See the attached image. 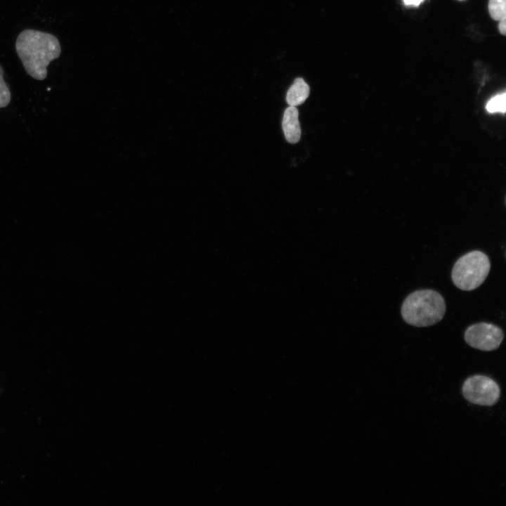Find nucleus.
Listing matches in <instances>:
<instances>
[{"mask_svg": "<svg viewBox=\"0 0 506 506\" xmlns=\"http://www.w3.org/2000/svg\"><path fill=\"white\" fill-rule=\"evenodd\" d=\"M15 49L26 72L37 80L46 77L47 66L61 53L56 37L32 29L24 30L19 34Z\"/></svg>", "mask_w": 506, "mask_h": 506, "instance_id": "nucleus-1", "label": "nucleus"}, {"mask_svg": "<svg viewBox=\"0 0 506 506\" xmlns=\"http://www.w3.org/2000/svg\"><path fill=\"white\" fill-rule=\"evenodd\" d=\"M446 312L443 297L438 292L424 289L415 291L403 301L401 313L409 325L427 327L439 322Z\"/></svg>", "mask_w": 506, "mask_h": 506, "instance_id": "nucleus-2", "label": "nucleus"}, {"mask_svg": "<svg viewBox=\"0 0 506 506\" xmlns=\"http://www.w3.org/2000/svg\"><path fill=\"white\" fill-rule=\"evenodd\" d=\"M491 263L487 254L479 250L471 251L460 257L451 273L454 285L464 291L479 287L487 278Z\"/></svg>", "mask_w": 506, "mask_h": 506, "instance_id": "nucleus-3", "label": "nucleus"}, {"mask_svg": "<svg viewBox=\"0 0 506 506\" xmlns=\"http://www.w3.org/2000/svg\"><path fill=\"white\" fill-rule=\"evenodd\" d=\"M462 392L469 402L479 406L495 405L500 397V389L492 378L485 375H474L463 383Z\"/></svg>", "mask_w": 506, "mask_h": 506, "instance_id": "nucleus-4", "label": "nucleus"}, {"mask_svg": "<svg viewBox=\"0 0 506 506\" xmlns=\"http://www.w3.org/2000/svg\"><path fill=\"white\" fill-rule=\"evenodd\" d=\"M503 338L504 333L498 326L485 322L470 325L465 332V340L467 344L485 351L498 349Z\"/></svg>", "mask_w": 506, "mask_h": 506, "instance_id": "nucleus-5", "label": "nucleus"}, {"mask_svg": "<svg viewBox=\"0 0 506 506\" xmlns=\"http://www.w3.org/2000/svg\"><path fill=\"white\" fill-rule=\"evenodd\" d=\"M299 112L296 107L289 106L284 112L282 126L285 139L290 143H297L301 136Z\"/></svg>", "mask_w": 506, "mask_h": 506, "instance_id": "nucleus-6", "label": "nucleus"}, {"mask_svg": "<svg viewBox=\"0 0 506 506\" xmlns=\"http://www.w3.org/2000/svg\"><path fill=\"white\" fill-rule=\"evenodd\" d=\"M309 95V86L301 78H297L288 89L286 100L289 105L296 107L302 104Z\"/></svg>", "mask_w": 506, "mask_h": 506, "instance_id": "nucleus-7", "label": "nucleus"}, {"mask_svg": "<svg viewBox=\"0 0 506 506\" xmlns=\"http://www.w3.org/2000/svg\"><path fill=\"white\" fill-rule=\"evenodd\" d=\"M488 10L495 20L506 18V0H489Z\"/></svg>", "mask_w": 506, "mask_h": 506, "instance_id": "nucleus-8", "label": "nucleus"}, {"mask_svg": "<svg viewBox=\"0 0 506 506\" xmlns=\"http://www.w3.org/2000/svg\"><path fill=\"white\" fill-rule=\"evenodd\" d=\"M486 110L489 112H505V93L497 95L493 97L486 104Z\"/></svg>", "mask_w": 506, "mask_h": 506, "instance_id": "nucleus-9", "label": "nucleus"}, {"mask_svg": "<svg viewBox=\"0 0 506 506\" xmlns=\"http://www.w3.org/2000/svg\"><path fill=\"white\" fill-rule=\"evenodd\" d=\"M11 98L10 89L4 79V70L0 65V108L6 107Z\"/></svg>", "mask_w": 506, "mask_h": 506, "instance_id": "nucleus-10", "label": "nucleus"}, {"mask_svg": "<svg viewBox=\"0 0 506 506\" xmlns=\"http://www.w3.org/2000/svg\"><path fill=\"white\" fill-rule=\"evenodd\" d=\"M498 28L500 32V33L503 35H505L506 34V21L505 18L502 19L500 20Z\"/></svg>", "mask_w": 506, "mask_h": 506, "instance_id": "nucleus-11", "label": "nucleus"}, {"mask_svg": "<svg viewBox=\"0 0 506 506\" xmlns=\"http://www.w3.org/2000/svg\"><path fill=\"white\" fill-rule=\"evenodd\" d=\"M408 6H418L423 0H403Z\"/></svg>", "mask_w": 506, "mask_h": 506, "instance_id": "nucleus-12", "label": "nucleus"}]
</instances>
